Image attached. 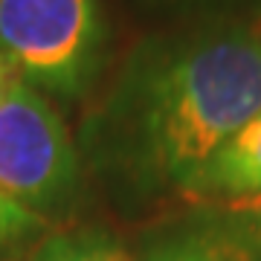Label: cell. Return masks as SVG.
Returning <instances> with one entry per match:
<instances>
[{"mask_svg": "<svg viewBox=\"0 0 261 261\" xmlns=\"http://www.w3.org/2000/svg\"><path fill=\"white\" fill-rule=\"evenodd\" d=\"M15 82H18V73H15V67L9 64V58L0 53V93H3L9 84H15Z\"/></svg>", "mask_w": 261, "mask_h": 261, "instance_id": "ba28073f", "label": "cell"}, {"mask_svg": "<svg viewBox=\"0 0 261 261\" xmlns=\"http://www.w3.org/2000/svg\"><path fill=\"white\" fill-rule=\"evenodd\" d=\"M154 3H168V6H200V3H224V0H154Z\"/></svg>", "mask_w": 261, "mask_h": 261, "instance_id": "9c48e42d", "label": "cell"}, {"mask_svg": "<svg viewBox=\"0 0 261 261\" xmlns=\"http://www.w3.org/2000/svg\"><path fill=\"white\" fill-rule=\"evenodd\" d=\"M183 197L197 206L261 209V111L200 166Z\"/></svg>", "mask_w": 261, "mask_h": 261, "instance_id": "5b68a950", "label": "cell"}, {"mask_svg": "<svg viewBox=\"0 0 261 261\" xmlns=\"http://www.w3.org/2000/svg\"><path fill=\"white\" fill-rule=\"evenodd\" d=\"M261 111V27L209 20L130 49L79 134L84 171L119 203L183 197L200 166Z\"/></svg>", "mask_w": 261, "mask_h": 261, "instance_id": "6da1fadb", "label": "cell"}, {"mask_svg": "<svg viewBox=\"0 0 261 261\" xmlns=\"http://www.w3.org/2000/svg\"><path fill=\"white\" fill-rule=\"evenodd\" d=\"M0 189L44 221L70 212L84 189L67 122L47 93L20 79L0 93Z\"/></svg>", "mask_w": 261, "mask_h": 261, "instance_id": "3957f363", "label": "cell"}, {"mask_svg": "<svg viewBox=\"0 0 261 261\" xmlns=\"http://www.w3.org/2000/svg\"><path fill=\"white\" fill-rule=\"evenodd\" d=\"M23 261H137V250L102 224H73L47 229Z\"/></svg>", "mask_w": 261, "mask_h": 261, "instance_id": "8992f818", "label": "cell"}, {"mask_svg": "<svg viewBox=\"0 0 261 261\" xmlns=\"http://www.w3.org/2000/svg\"><path fill=\"white\" fill-rule=\"evenodd\" d=\"M137 261H261V209L195 206L151 229Z\"/></svg>", "mask_w": 261, "mask_h": 261, "instance_id": "277c9868", "label": "cell"}, {"mask_svg": "<svg viewBox=\"0 0 261 261\" xmlns=\"http://www.w3.org/2000/svg\"><path fill=\"white\" fill-rule=\"evenodd\" d=\"M111 29L102 0H0V53L20 82L79 102L108 67Z\"/></svg>", "mask_w": 261, "mask_h": 261, "instance_id": "7a4b0ae2", "label": "cell"}, {"mask_svg": "<svg viewBox=\"0 0 261 261\" xmlns=\"http://www.w3.org/2000/svg\"><path fill=\"white\" fill-rule=\"evenodd\" d=\"M49 229V221L29 212L0 189V258L27 255L32 244Z\"/></svg>", "mask_w": 261, "mask_h": 261, "instance_id": "52a82bcc", "label": "cell"}]
</instances>
